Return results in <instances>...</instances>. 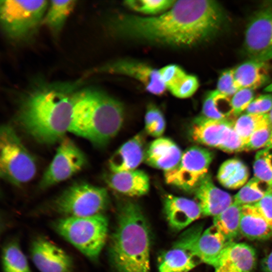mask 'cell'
Instances as JSON below:
<instances>
[{
  "instance_id": "obj_38",
  "label": "cell",
  "mask_w": 272,
  "mask_h": 272,
  "mask_svg": "<svg viewBox=\"0 0 272 272\" xmlns=\"http://www.w3.org/2000/svg\"><path fill=\"white\" fill-rule=\"evenodd\" d=\"M217 90L230 97L239 90L235 81L234 69L225 70L221 73L218 79Z\"/></svg>"
},
{
  "instance_id": "obj_44",
  "label": "cell",
  "mask_w": 272,
  "mask_h": 272,
  "mask_svg": "<svg viewBox=\"0 0 272 272\" xmlns=\"http://www.w3.org/2000/svg\"><path fill=\"white\" fill-rule=\"evenodd\" d=\"M271 189L272 190V186H271Z\"/></svg>"
},
{
  "instance_id": "obj_11",
  "label": "cell",
  "mask_w": 272,
  "mask_h": 272,
  "mask_svg": "<svg viewBox=\"0 0 272 272\" xmlns=\"http://www.w3.org/2000/svg\"><path fill=\"white\" fill-rule=\"evenodd\" d=\"M202 231V226L198 224L185 230L159 257V271L188 272L201 262L196 245Z\"/></svg>"
},
{
  "instance_id": "obj_14",
  "label": "cell",
  "mask_w": 272,
  "mask_h": 272,
  "mask_svg": "<svg viewBox=\"0 0 272 272\" xmlns=\"http://www.w3.org/2000/svg\"><path fill=\"white\" fill-rule=\"evenodd\" d=\"M30 253L33 263L40 272H74L72 257L44 236H37L33 240Z\"/></svg>"
},
{
  "instance_id": "obj_16",
  "label": "cell",
  "mask_w": 272,
  "mask_h": 272,
  "mask_svg": "<svg viewBox=\"0 0 272 272\" xmlns=\"http://www.w3.org/2000/svg\"><path fill=\"white\" fill-rule=\"evenodd\" d=\"M254 249L245 243L228 244L214 267V272H253L256 264Z\"/></svg>"
},
{
  "instance_id": "obj_20",
  "label": "cell",
  "mask_w": 272,
  "mask_h": 272,
  "mask_svg": "<svg viewBox=\"0 0 272 272\" xmlns=\"http://www.w3.org/2000/svg\"><path fill=\"white\" fill-rule=\"evenodd\" d=\"M182 153L172 140L160 137L150 143L146 150L144 161L148 165L166 172L178 164Z\"/></svg>"
},
{
  "instance_id": "obj_31",
  "label": "cell",
  "mask_w": 272,
  "mask_h": 272,
  "mask_svg": "<svg viewBox=\"0 0 272 272\" xmlns=\"http://www.w3.org/2000/svg\"><path fill=\"white\" fill-rule=\"evenodd\" d=\"M270 189L271 188L267 184L254 177L234 195L233 202L241 207L254 205L261 199Z\"/></svg>"
},
{
  "instance_id": "obj_43",
  "label": "cell",
  "mask_w": 272,
  "mask_h": 272,
  "mask_svg": "<svg viewBox=\"0 0 272 272\" xmlns=\"http://www.w3.org/2000/svg\"><path fill=\"white\" fill-rule=\"evenodd\" d=\"M269 123L272 128V108L267 114Z\"/></svg>"
},
{
  "instance_id": "obj_8",
  "label": "cell",
  "mask_w": 272,
  "mask_h": 272,
  "mask_svg": "<svg viewBox=\"0 0 272 272\" xmlns=\"http://www.w3.org/2000/svg\"><path fill=\"white\" fill-rule=\"evenodd\" d=\"M108 204L105 188L79 183L65 190L53 201L51 209L62 217H84L102 214Z\"/></svg>"
},
{
  "instance_id": "obj_26",
  "label": "cell",
  "mask_w": 272,
  "mask_h": 272,
  "mask_svg": "<svg viewBox=\"0 0 272 272\" xmlns=\"http://www.w3.org/2000/svg\"><path fill=\"white\" fill-rule=\"evenodd\" d=\"M76 1H50L43 20L54 36H57L76 5Z\"/></svg>"
},
{
  "instance_id": "obj_30",
  "label": "cell",
  "mask_w": 272,
  "mask_h": 272,
  "mask_svg": "<svg viewBox=\"0 0 272 272\" xmlns=\"http://www.w3.org/2000/svg\"><path fill=\"white\" fill-rule=\"evenodd\" d=\"M4 272H31L27 258L18 241L12 239L7 242L2 250Z\"/></svg>"
},
{
  "instance_id": "obj_1",
  "label": "cell",
  "mask_w": 272,
  "mask_h": 272,
  "mask_svg": "<svg viewBox=\"0 0 272 272\" xmlns=\"http://www.w3.org/2000/svg\"><path fill=\"white\" fill-rule=\"evenodd\" d=\"M225 16L216 1H176L160 15H121L112 20L111 26L121 36L172 46L190 47L217 34L224 24Z\"/></svg>"
},
{
  "instance_id": "obj_13",
  "label": "cell",
  "mask_w": 272,
  "mask_h": 272,
  "mask_svg": "<svg viewBox=\"0 0 272 272\" xmlns=\"http://www.w3.org/2000/svg\"><path fill=\"white\" fill-rule=\"evenodd\" d=\"M86 162L83 152L68 138H63L44 172L40 186L46 188L64 181L80 171Z\"/></svg>"
},
{
  "instance_id": "obj_36",
  "label": "cell",
  "mask_w": 272,
  "mask_h": 272,
  "mask_svg": "<svg viewBox=\"0 0 272 272\" xmlns=\"http://www.w3.org/2000/svg\"><path fill=\"white\" fill-rule=\"evenodd\" d=\"M254 99V92L252 89L243 88L237 91L231 99L233 115L238 116L246 111Z\"/></svg>"
},
{
  "instance_id": "obj_27",
  "label": "cell",
  "mask_w": 272,
  "mask_h": 272,
  "mask_svg": "<svg viewBox=\"0 0 272 272\" xmlns=\"http://www.w3.org/2000/svg\"><path fill=\"white\" fill-rule=\"evenodd\" d=\"M247 166L240 160L231 159L221 165L218 172L217 179L225 187L237 189L244 185L248 179Z\"/></svg>"
},
{
  "instance_id": "obj_40",
  "label": "cell",
  "mask_w": 272,
  "mask_h": 272,
  "mask_svg": "<svg viewBox=\"0 0 272 272\" xmlns=\"http://www.w3.org/2000/svg\"><path fill=\"white\" fill-rule=\"evenodd\" d=\"M253 205L258 212L272 224V190H268L263 197Z\"/></svg>"
},
{
  "instance_id": "obj_18",
  "label": "cell",
  "mask_w": 272,
  "mask_h": 272,
  "mask_svg": "<svg viewBox=\"0 0 272 272\" xmlns=\"http://www.w3.org/2000/svg\"><path fill=\"white\" fill-rule=\"evenodd\" d=\"M193 192L195 201L205 216L215 217L233 202L231 195L217 187L209 174L201 180Z\"/></svg>"
},
{
  "instance_id": "obj_41",
  "label": "cell",
  "mask_w": 272,
  "mask_h": 272,
  "mask_svg": "<svg viewBox=\"0 0 272 272\" xmlns=\"http://www.w3.org/2000/svg\"><path fill=\"white\" fill-rule=\"evenodd\" d=\"M261 267L263 272H272V250L262 259Z\"/></svg>"
},
{
  "instance_id": "obj_28",
  "label": "cell",
  "mask_w": 272,
  "mask_h": 272,
  "mask_svg": "<svg viewBox=\"0 0 272 272\" xmlns=\"http://www.w3.org/2000/svg\"><path fill=\"white\" fill-rule=\"evenodd\" d=\"M231 99L217 90L210 91L203 102L202 116L213 119L234 120Z\"/></svg>"
},
{
  "instance_id": "obj_10",
  "label": "cell",
  "mask_w": 272,
  "mask_h": 272,
  "mask_svg": "<svg viewBox=\"0 0 272 272\" xmlns=\"http://www.w3.org/2000/svg\"><path fill=\"white\" fill-rule=\"evenodd\" d=\"M213 159L210 151L199 147L192 146L182 153L178 164L164 172L166 182L186 191H193L208 174Z\"/></svg>"
},
{
  "instance_id": "obj_42",
  "label": "cell",
  "mask_w": 272,
  "mask_h": 272,
  "mask_svg": "<svg viewBox=\"0 0 272 272\" xmlns=\"http://www.w3.org/2000/svg\"><path fill=\"white\" fill-rule=\"evenodd\" d=\"M264 148L272 149V130L269 139Z\"/></svg>"
},
{
  "instance_id": "obj_6",
  "label": "cell",
  "mask_w": 272,
  "mask_h": 272,
  "mask_svg": "<svg viewBox=\"0 0 272 272\" xmlns=\"http://www.w3.org/2000/svg\"><path fill=\"white\" fill-rule=\"evenodd\" d=\"M47 1L6 0L0 2V21L5 36L14 42H24L42 24Z\"/></svg>"
},
{
  "instance_id": "obj_33",
  "label": "cell",
  "mask_w": 272,
  "mask_h": 272,
  "mask_svg": "<svg viewBox=\"0 0 272 272\" xmlns=\"http://www.w3.org/2000/svg\"><path fill=\"white\" fill-rule=\"evenodd\" d=\"M254 177L272 186V149L264 148L256 154L253 164Z\"/></svg>"
},
{
  "instance_id": "obj_17",
  "label": "cell",
  "mask_w": 272,
  "mask_h": 272,
  "mask_svg": "<svg viewBox=\"0 0 272 272\" xmlns=\"http://www.w3.org/2000/svg\"><path fill=\"white\" fill-rule=\"evenodd\" d=\"M163 206L167 222L175 231L184 229L202 215L196 201L183 197L167 194L164 198Z\"/></svg>"
},
{
  "instance_id": "obj_4",
  "label": "cell",
  "mask_w": 272,
  "mask_h": 272,
  "mask_svg": "<svg viewBox=\"0 0 272 272\" xmlns=\"http://www.w3.org/2000/svg\"><path fill=\"white\" fill-rule=\"evenodd\" d=\"M123 119L122 104L104 92L95 88L75 92L69 132L102 147L119 132Z\"/></svg>"
},
{
  "instance_id": "obj_15",
  "label": "cell",
  "mask_w": 272,
  "mask_h": 272,
  "mask_svg": "<svg viewBox=\"0 0 272 272\" xmlns=\"http://www.w3.org/2000/svg\"><path fill=\"white\" fill-rule=\"evenodd\" d=\"M94 72L120 74L132 77L141 82L149 92L156 95H162L166 90L159 70L135 60H116L95 69Z\"/></svg>"
},
{
  "instance_id": "obj_19",
  "label": "cell",
  "mask_w": 272,
  "mask_h": 272,
  "mask_svg": "<svg viewBox=\"0 0 272 272\" xmlns=\"http://www.w3.org/2000/svg\"><path fill=\"white\" fill-rule=\"evenodd\" d=\"M143 133L135 134L120 146L109 160L111 172L135 170L144 161L146 149Z\"/></svg>"
},
{
  "instance_id": "obj_29",
  "label": "cell",
  "mask_w": 272,
  "mask_h": 272,
  "mask_svg": "<svg viewBox=\"0 0 272 272\" xmlns=\"http://www.w3.org/2000/svg\"><path fill=\"white\" fill-rule=\"evenodd\" d=\"M240 216L241 206L233 202L221 213L214 217L213 225L229 242H234L240 234Z\"/></svg>"
},
{
  "instance_id": "obj_2",
  "label": "cell",
  "mask_w": 272,
  "mask_h": 272,
  "mask_svg": "<svg viewBox=\"0 0 272 272\" xmlns=\"http://www.w3.org/2000/svg\"><path fill=\"white\" fill-rule=\"evenodd\" d=\"M74 85H41L27 93L18 118L24 130L39 143L52 144L69 131L73 113Z\"/></svg>"
},
{
  "instance_id": "obj_7",
  "label": "cell",
  "mask_w": 272,
  "mask_h": 272,
  "mask_svg": "<svg viewBox=\"0 0 272 272\" xmlns=\"http://www.w3.org/2000/svg\"><path fill=\"white\" fill-rule=\"evenodd\" d=\"M35 160L14 129L3 125L0 130V173L4 179L15 185L31 180L35 176Z\"/></svg>"
},
{
  "instance_id": "obj_34",
  "label": "cell",
  "mask_w": 272,
  "mask_h": 272,
  "mask_svg": "<svg viewBox=\"0 0 272 272\" xmlns=\"http://www.w3.org/2000/svg\"><path fill=\"white\" fill-rule=\"evenodd\" d=\"M174 0H130L124 2L129 9L146 14H155L170 9Z\"/></svg>"
},
{
  "instance_id": "obj_3",
  "label": "cell",
  "mask_w": 272,
  "mask_h": 272,
  "mask_svg": "<svg viewBox=\"0 0 272 272\" xmlns=\"http://www.w3.org/2000/svg\"><path fill=\"white\" fill-rule=\"evenodd\" d=\"M151 234L140 206L126 200L119 207L109 257L116 272H150Z\"/></svg>"
},
{
  "instance_id": "obj_24",
  "label": "cell",
  "mask_w": 272,
  "mask_h": 272,
  "mask_svg": "<svg viewBox=\"0 0 272 272\" xmlns=\"http://www.w3.org/2000/svg\"><path fill=\"white\" fill-rule=\"evenodd\" d=\"M240 232L251 240L272 238V224L257 210L253 205L241 207Z\"/></svg>"
},
{
  "instance_id": "obj_25",
  "label": "cell",
  "mask_w": 272,
  "mask_h": 272,
  "mask_svg": "<svg viewBox=\"0 0 272 272\" xmlns=\"http://www.w3.org/2000/svg\"><path fill=\"white\" fill-rule=\"evenodd\" d=\"M234 78L238 89L261 87L269 80L268 67L265 61L249 59L236 68Z\"/></svg>"
},
{
  "instance_id": "obj_5",
  "label": "cell",
  "mask_w": 272,
  "mask_h": 272,
  "mask_svg": "<svg viewBox=\"0 0 272 272\" xmlns=\"http://www.w3.org/2000/svg\"><path fill=\"white\" fill-rule=\"evenodd\" d=\"M53 230L87 258L96 261L105 244L108 229L103 214L84 217H61L51 224Z\"/></svg>"
},
{
  "instance_id": "obj_37",
  "label": "cell",
  "mask_w": 272,
  "mask_h": 272,
  "mask_svg": "<svg viewBox=\"0 0 272 272\" xmlns=\"http://www.w3.org/2000/svg\"><path fill=\"white\" fill-rule=\"evenodd\" d=\"M272 128L269 123L255 130L246 144V151L265 148L269 139Z\"/></svg>"
},
{
  "instance_id": "obj_9",
  "label": "cell",
  "mask_w": 272,
  "mask_h": 272,
  "mask_svg": "<svg viewBox=\"0 0 272 272\" xmlns=\"http://www.w3.org/2000/svg\"><path fill=\"white\" fill-rule=\"evenodd\" d=\"M234 121L198 116L191 124L189 136L194 142L227 153L246 151L245 143L234 128Z\"/></svg>"
},
{
  "instance_id": "obj_12",
  "label": "cell",
  "mask_w": 272,
  "mask_h": 272,
  "mask_svg": "<svg viewBox=\"0 0 272 272\" xmlns=\"http://www.w3.org/2000/svg\"><path fill=\"white\" fill-rule=\"evenodd\" d=\"M244 48L250 59L266 62L272 59V2L262 6L251 18Z\"/></svg>"
},
{
  "instance_id": "obj_23",
  "label": "cell",
  "mask_w": 272,
  "mask_h": 272,
  "mask_svg": "<svg viewBox=\"0 0 272 272\" xmlns=\"http://www.w3.org/2000/svg\"><path fill=\"white\" fill-rule=\"evenodd\" d=\"M230 243L212 225L202 232L197 240L196 248L198 256L201 262L214 268L223 250Z\"/></svg>"
},
{
  "instance_id": "obj_32",
  "label": "cell",
  "mask_w": 272,
  "mask_h": 272,
  "mask_svg": "<svg viewBox=\"0 0 272 272\" xmlns=\"http://www.w3.org/2000/svg\"><path fill=\"white\" fill-rule=\"evenodd\" d=\"M269 123L268 115L245 113L234 120L233 127L246 144L249 138L258 128Z\"/></svg>"
},
{
  "instance_id": "obj_39",
  "label": "cell",
  "mask_w": 272,
  "mask_h": 272,
  "mask_svg": "<svg viewBox=\"0 0 272 272\" xmlns=\"http://www.w3.org/2000/svg\"><path fill=\"white\" fill-rule=\"evenodd\" d=\"M272 108V94H264L254 99L245 111L246 113L266 114Z\"/></svg>"
},
{
  "instance_id": "obj_21",
  "label": "cell",
  "mask_w": 272,
  "mask_h": 272,
  "mask_svg": "<svg viewBox=\"0 0 272 272\" xmlns=\"http://www.w3.org/2000/svg\"><path fill=\"white\" fill-rule=\"evenodd\" d=\"M105 180L110 188L128 196H143L149 190V176L141 170L111 172L106 176Z\"/></svg>"
},
{
  "instance_id": "obj_22",
  "label": "cell",
  "mask_w": 272,
  "mask_h": 272,
  "mask_svg": "<svg viewBox=\"0 0 272 272\" xmlns=\"http://www.w3.org/2000/svg\"><path fill=\"white\" fill-rule=\"evenodd\" d=\"M166 89L175 97L186 98L191 97L197 90V78L187 74L176 64H169L159 70Z\"/></svg>"
},
{
  "instance_id": "obj_35",
  "label": "cell",
  "mask_w": 272,
  "mask_h": 272,
  "mask_svg": "<svg viewBox=\"0 0 272 272\" xmlns=\"http://www.w3.org/2000/svg\"><path fill=\"white\" fill-rule=\"evenodd\" d=\"M165 127L166 122L162 112L154 105L149 106L145 116L146 132L152 137L159 138L163 134Z\"/></svg>"
}]
</instances>
